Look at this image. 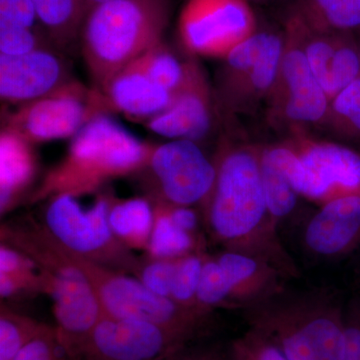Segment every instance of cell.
<instances>
[{
	"mask_svg": "<svg viewBox=\"0 0 360 360\" xmlns=\"http://www.w3.org/2000/svg\"><path fill=\"white\" fill-rule=\"evenodd\" d=\"M151 203L155 212V224L146 257L174 259L202 250L198 236L175 224L167 212V206L162 203Z\"/></svg>",
	"mask_w": 360,
	"mask_h": 360,
	"instance_id": "484cf974",
	"label": "cell"
},
{
	"mask_svg": "<svg viewBox=\"0 0 360 360\" xmlns=\"http://www.w3.org/2000/svg\"><path fill=\"white\" fill-rule=\"evenodd\" d=\"M71 80L65 61L49 47L22 56L0 54V96L14 105L53 94Z\"/></svg>",
	"mask_w": 360,
	"mask_h": 360,
	"instance_id": "e0dca14e",
	"label": "cell"
},
{
	"mask_svg": "<svg viewBox=\"0 0 360 360\" xmlns=\"http://www.w3.org/2000/svg\"><path fill=\"white\" fill-rule=\"evenodd\" d=\"M221 272L227 309L243 311L285 288L288 279L259 258L222 250L214 255Z\"/></svg>",
	"mask_w": 360,
	"mask_h": 360,
	"instance_id": "d6986e66",
	"label": "cell"
},
{
	"mask_svg": "<svg viewBox=\"0 0 360 360\" xmlns=\"http://www.w3.org/2000/svg\"><path fill=\"white\" fill-rule=\"evenodd\" d=\"M206 253L200 250L177 259L169 298L175 304L187 309L205 311L198 303V285Z\"/></svg>",
	"mask_w": 360,
	"mask_h": 360,
	"instance_id": "f546056e",
	"label": "cell"
},
{
	"mask_svg": "<svg viewBox=\"0 0 360 360\" xmlns=\"http://www.w3.org/2000/svg\"><path fill=\"white\" fill-rule=\"evenodd\" d=\"M110 111L101 90L71 80L49 96L18 106L6 115L4 127L40 143L73 137L92 118Z\"/></svg>",
	"mask_w": 360,
	"mask_h": 360,
	"instance_id": "7c38bea8",
	"label": "cell"
},
{
	"mask_svg": "<svg viewBox=\"0 0 360 360\" xmlns=\"http://www.w3.org/2000/svg\"><path fill=\"white\" fill-rule=\"evenodd\" d=\"M139 174L146 179L151 202L193 207L202 206L207 200L217 168L198 142L172 141L155 146Z\"/></svg>",
	"mask_w": 360,
	"mask_h": 360,
	"instance_id": "8fae6325",
	"label": "cell"
},
{
	"mask_svg": "<svg viewBox=\"0 0 360 360\" xmlns=\"http://www.w3.org/2000/svg\"><path fill=\"white\" fill-rule=\"evenodd\" d=\"M260 148L229 134L222 136L213 158L214 186L201 206L203 219L210 239L222 250L259 258L292 281L300 278V270L267 206Z\"/></svg>",
	"mask_w": 360,
	"mask_h": 360,
	"instance_id": "6da1fadb",
	"label": "cell"
},
{
	"mask_svg": "<svg viewBox=\"0 0 360 360\" xmlns=\"http://www.w3.org/2000/svg\"><path fill=\"white\" fill-rule=\"evenodd\" d=\"M246 1L252 4V2H257V4H265V2L274 1V0H246Z\"/></svg>",
	"mask_w": 360,
	"mask_h": 360,
	"instance_id": "ab89813d",
	"label": "cell"
},
{
	"mask_svg": "<svg viewBox=\"0 0 360 360\" xmlns=\"http://www.w3.org/2000/svg\"><path fill=\"white\" fill-rule=\"evenodd\" d=\"M229 354L231 360H290L269 340L250 328L232 340Z\"/></svg>",
	"mask_w": 360,
	"mask_h": 360,
	"instance_id": "1f68e13d",
	"label": "cell"
},
{
	"mask_svg": "<svg viewBox=\"0 0 360 360\" xmlns=\"http://www.w3.org/2000/svg\"><path fill=\"white\" fill-rule=\"evenodd\" d=\"M177 259L142 258L141 266L134 277L155 295L169 300Z\"/></svg>",
	"mask_w": 360,
	"mask_h": 360,
	"instance_id": "4dcf8cb0",
	"label": "cell"
},
{
	"mask_svg": "<svg viewBox=\"0 0 360 360\" xmlns=\"http://www.w3.org/2000/svg\"><path fill=\"white\" fill-rule=\"evenodd\" d=\"M155 146L141 141L108 115H97L72 137L65 158L51 168L30 201L94 193L106 182L139 174Z\"/></svg>",
	"mask_w": 360,
	"mask_h": 360,
	"instance_id": "3957f363",
	"label": "cell"
},
{
	"mask_svg": "<svg viewBox=\"0 0 360 360\" xmlns=\"http://www.w3.org/2000/svg\"><path fill=\"white\" fill-rule=\"evenodd\" d=\"M300 243L307 257L335 262L360 248V195H348L319 205L303 222Z\"/></svg>",
	"mask_w": 360,
	"mask_h": 360,
	"instance_id": "2e32d148",
	"label": "cell"
},
{
	"mask_svg": "<svg viewBox=\"0 0 360 360\" xmlns=\"http://www.w3.org/2000/svg\"><path fill=\"white\" fill-rule=\"evenodd\" d=\"M259 162L267 206L279 227L295 215L302 198L291 184L281 142L262 146Z\"/></svg>",
	"mask_w": 360,
	"mask_h": 360,
	"instance_id": "7402d4cb",
	"label": "cell"
},
{
	"mask_svg": "<svg viewBox=\"0 0 360 360\" xmlns=\"http://www.w3.org/2000/svg\"><path fill=\"white\" fill-rule=\"evenodd\" d=\"M357 37H359V56H360V34L357 35Z\"/></svg>",
	"mask_w": 360,
	"mask_h": 360,
	"instance_id": "60d3db41",
	"label": "cell"
},
{
	"mask_svg": "<svg viewBox=\"0 0 360 360\" xmlns=\"http://www.w3.org/2000/svg\"><path fill=\"white\" fill-rule=\"evenodd\" d=\"M283 47V28L259 26L222 58L212 89L220 120L227 127L265 105L276 82Z\"/></svg>",
	"mask_w": 360,
	"mask_h": 360,
	"instance_id": "8992f818",
	"label": "cell"
},
{
	"mask_svg": "<svg viewBox=\"0 0 360 360\" xmlns=\"http://www.w3.org/2000/svg\"><path fill=\"white\" fill-rule=\"evenodd\" d=\"M283 32L281 65L264 105L267 122L290 135L309 134L310 129L321 127L330 99L310 68L297 20L288 11Z\"/></svg>",
	"mask_w": 360,
	"mask_h": 360,
	"instance_id": "9c48e42d",
	"label": "cell"
},
{
	"mask_svg": "<svg viewBox=\"0 0 360 360\" xmlns=\"http://www.w3.org/2000/svg\"><path fill=\"white\" fill-rule=\"evenodd\" d=\"M46 326L4 303L0 307V360H13Z\"/></svg>",
	"mask_w": 360,
	"mask_h": 360,
	"instance_id": "f1b7e54d",
	"label": "cell"
},
{
	"mask_svg": "<svg viewBox=\"0 0 360 360\" xmlns=\"http://www.w3.org/2000/svg\"><path fill=\"white\" fill-rule=\"evenodd\" d=\"M168 360H231L229 354L214 348H200V349H186V347L172 355Z\"/></svg>",
	"mask_w": 360,
	"mask_h": 360,
	"instance_id": "74e56055",
	"label": "cell"
},
{
	"mask_svg": "<svg viewBox=\"0 0 360 360\" xmlns=\"http://www.w3.org/2000/svg\"><path fill=\"white\" fill-rule=\"evenodd\" d=\"M0 25L44 32L32 0H0Z\"/></svg>",
	"mask_w": 360,
	"mask_h": 360,
	"instance_id": "e575fe53",
	"label": "cell"
},
{
	"mask_svg": "<svg viewBox=\"0 0 360 360\" xmlns=\"http://www.w3.org/2000/svg\"><path fill=\"white\" fill-rule=\"evenodd\" d=\"M44 32V30L0 25V54L22 56L45 47Z\"/></svg>",
	"mask_w": 360,
	"mask_h": 360,
	"instance_id": "d6a6232c",
	"label": "cell"
},
{
	"mask_svg": "<svg viewBox=\"0 0 360 360\" xmlns=\"http://www.w3.org/2000/svg\"><path fill=\"white\" fill-rule=\"evenodd\" d=\"M295 18L310 68L328 98L333 99L360 77L359 37L354 33L311 30Z\"/></svg>",
	"mask_w": 360,
	"mask_h": 360,
	"instance_id": "ac0fdd59",
	"label": "cell"
},
{
	"mask_svg": "<svg viewBox=\"0 0 360 360\" xmlns=\"http://www.w3.org/2000/svg\"><path fill=\"white\" fill-rule=\"evenodd\" d=\"M113 200L112 193L99 194L94 205L84 210L72 196H54L49 200L42 224L60 245L79 257L134 276L142 258L123 245L111 229Z\"/></svg>",
	"mask_w": 360,
	"mask_h": 360,
	"instance_id": "ba28073f",
	"label": "cell"
},
{
	"mask_svg": "<svg viewBox=\"0 0 360 360\" xmlns=\"http://www.w3.org/2000/svg\"><path fill=\"white\" fill-rule=\"evenodd\" d=\"M99 90L111 111L146 120L167 110L174 99V94L153 82L134 63Z\"/></svg>",
	"mask_w": 360,
	"mask_h": 360,
	"instance_id": "ffe728a7",
	"label": "cell"
},
{
	"mask_svg": "<svg viewBox=\"0 0 360 360\" xmlns=\"http://www.w3.org/2000/svg\"><path fill=\"white\" fill-rule=\"evenodd\" d=\"M33 144L13 130L2 127L0 135V210L1 214L20 202L37 175Z\"/></svg>",
	"mask_w": 360,
	"mask_h": 360,
	"instance_id": "44dd1931",
	"label": "cell"
},
{
	"mask_svg": "<svg viewBox=\"0 0 360 360\" xmlns=\"http://www.w3.org/2000/svg\"><path fill=\"white\" fill-rule=\"evenodd\" d=\"M288 11L319 32L360 34V0H288Z\"/></svg>",
	"mask_w": 360,
	"mask_h": 360,
	"instance_id": "603a6c76",
	"label": "cell"
},
{
	"mask_svg": "<svg viewBox=\"0 0 360 360\" xmlns=\"http://www.w3.org/2000/svg\"><path fill=\"white\" fill-rule=\"evenodd\" d=\"M153 224L155 212L148 198L113 200L110 212V227L116 238L129 250H148Z\"/></svg>",
	"mask_w": 360,
	"mask_h": 360,
	"instance_id": "cb8c5ba5",
	"label": "cell"
},
{
	"mask_svg": "<svg viewBox=\"0 0 360 360\" xmlns=\"http://www.w3.org/2000/svg\"><path fill=\"white\" fill-rule=\"evenodd\" d=\"M45 33L59 46L71 44L89 13L85 0H32Z\"/></svg>",
	"mask_w": 360,
	"mask_h": 360,
	"instance_id": "d4e9b609",
	"label": "cell"
},
{
	"mask_svg": "<svg viewBox=\"0 0 360 360\" xmlns=\"http://www.w3.org/2000/svg\"><path fill=\"white\" fill-rule=\"evenodd\" d=\"M220 120L212 85L193 56L189 58L186 79L167 110L150 120L146 127L172 141L200 142L212 134Z\"/></svg>",
	"mask_w": 360,
	"mask_h": 360,
	"instance_id": "9a60e30c",
	"label": "cell"
},
{
	"mask_svg": "<svg viewBox=\"0 0 360 360\" xmlns=\"http://www.w3.org/2000/svg\"><path fill=\"white\" fill-rule=\"evenodd\" d=\"M13 360H70L56 328L45 326Z\"/></svg>",
	"mask_w": 360,
	"mask_h": 360,
	"instance_id": "836d02e7",
	"label": "cell"
},
{
	"mask_svg": "<svg viewBox=\"0 0 360 360\" xmlns=\"http://www.w3.org/2000/svg\"><path fill=\"white\" fill-rule=\"evenodd\" d=\"M0 274L35 278L40 271L37 264L25 253L13 246L1 243L0 245Z\"/></svg>",
	"mask_w": 360,
	"mask_h": 360,
	"instance_id": "d590c367",
	"label": "cell"
},
{
	"mask_svg": "<svg viewBox=\"0 0 360 360\" xmlns=\"http://www.w3.org/2000/svg\"><path fill=\"white\" fill-rule=\"evenodd\" d=\"M258 27L246 0H186L177 22L180 44L193 58H224Z\"/></svg>",
	"mask_w": 360,
	"mask_h": 360,
	"instance_id": "4fadbf2b",
	"label": "cell"
},
{
	"mask_svg": "<svg viewBox=\"0 0 360 360\" xmlns=\"http://www.w3.org/2000/svg\"><path fill=\"white\" fill-rule=\"evenodd\" d=\"M291 184L302 200L321 205L360 195V150L309 134H291L281 141Z\"/></svg>",
	"mask_w": 360,
	"mask_h": 360,
	"instance_id": "30bf717a",
	"label": "cell"
},
{
	"mask_svg": "<svg viewBox=\"0 0 360 360\" xmlns=\"http://www.w3.org/2000/svg\"><path fill=\"white\" fill-rule=\"evenodd\" d=\"M321 127L336 141L360 148V77L330 99Z\"/></svg>",
	"mask_w": 360,
	"mask_h": 360,
	"instance_id": "4316f807",
	"label": "cell"
},
{
	"mask_svg": "<svg viewBox=\"0 0 360 360\" xmlns=\"http://www.w3.org/2000/svg\"><path fill=\"white\" fill-rule=\"evenodd\" d=\"M193 338L153 322L105 314L70 360H168Z\"/></svg>",
	"mask_w": 360,
	"mask_h": 360,
	"instance_id": "5bb4252c",
	"label": "cell"
},
{
	"mask_svg": "<svg viewBox=\"0 0 360 360\" xmlns=\"http://www.w3.org/2000/svg\"><path fill=\"white\" fill-rule=\"evenodd\" d=\"M108 1V0H85V4H86L87 9L89 11L90 9L94 8L99 4H104V2Z\"/></svg>",
	"mask_w": 360,
	"mask_h": 360,
	"instance_id": "f35d334b",
	"label": "cell"
},
{
	"mask_svg": "<svg viewBox=\"0 0 360 360\" xmlns=\"http://www.w3.org/2000/svg\"><path fill=\"white\" fill-rule=\"evenodd\" d=\"M134 63L153 82L174 94L186 79L189 58L181 60L161 41Z\"/></svg>",
	"mask_w": 360,
	"mask_h": 360,
	"instance_id": "83f0119b",
	"label": "cell"
},
{
	"mask_svg": "<svg viewBox=\"0 0 360 360\" xmlns=\"http://www.w3.org/2000/svg\"><path fill=\"white\" fill-rule=\"evenodd\" d=\"M243 312L248 328L290 360H343L345 304L331 291L285 286Z\"/></svg>",
	"mask_w": 360,
	"mask_h": 360,
	"instance_id": "7a4b0ae2",
	"label": "cell"
},
{
	"mask_svg": "<svg viewBox=\"0 0 360 360\" xmlns=\"http://www.w3.org/2000/svg\"><path fill=\"white\" fill-rule=\"evenodd\" d=\"M51 238L58 252L86 277L106 315L153 322L193 338L205 328L212 315L184 309L167 298L155 295L136 277L85 259Z\"/></svg>",
	"mask_w": 360,
	"mask_h": 360,
	"instance_id": "52a82bcc",
	"label": "cell"
},
{
	"mask_svg": "<svg viewBox=\"0 0 360 360\" xmlns=\"http://www.w3.org/2000/svg\"><path fill=\"white\" fill-rule=\"evenodd\" d=\"M1 243L32 258L44 276V295L51 296L56 330L70 357L105 315L86 277L54 245L44 224L27 219L1 225Z\"/></svg>",
	"mask_w": 360,
	"mask_h": 360,
	"instance_id": "5b68a950",
	"label": "cell"
},
{
	"mask_svg": "<svg viewBox=\"0 0 360 360\" xmlns=\"http://www.w3.org/2000/svg\"><path fill=\"white\" fill-rule=\"evenodd\" d=\"M360 296V295H359Z\"/></svg>",
	"mask_w": 360,
	"mask_h": 360,
	"instance_id": "b9f144b4",
	"label": "cell"
},
{
	"mask_svg": "<svg viewBox=\"0 0 360 360\" xmlns=\"http://www.w3.org/2000/svg\"><path fill=\"white\" fill-rule=\"evenodd\" d=\"M170 9V0H108L90 9L80 33L96 89L162 41Z\"/></svg>",
	"mask_w": 360,
	"mask_h": 360,
	"instance_id": "277c9868",
	"label": "cell"
},
{
	"mask_svg": "<svg viewBox=\"0 0 360 360\" xmlns=\"http://www.w3.org/2000/svg\"><path fill=\"white\" fill-rule=\"evenodd\" d=\"M343 360H360V296L345 303V345Z\"/></svg>",
	"mask_w": 360,
	"mask_h": 360,
	"instance_id": "8d00e7d4",
	"label": "cell"
}]
</instances>
